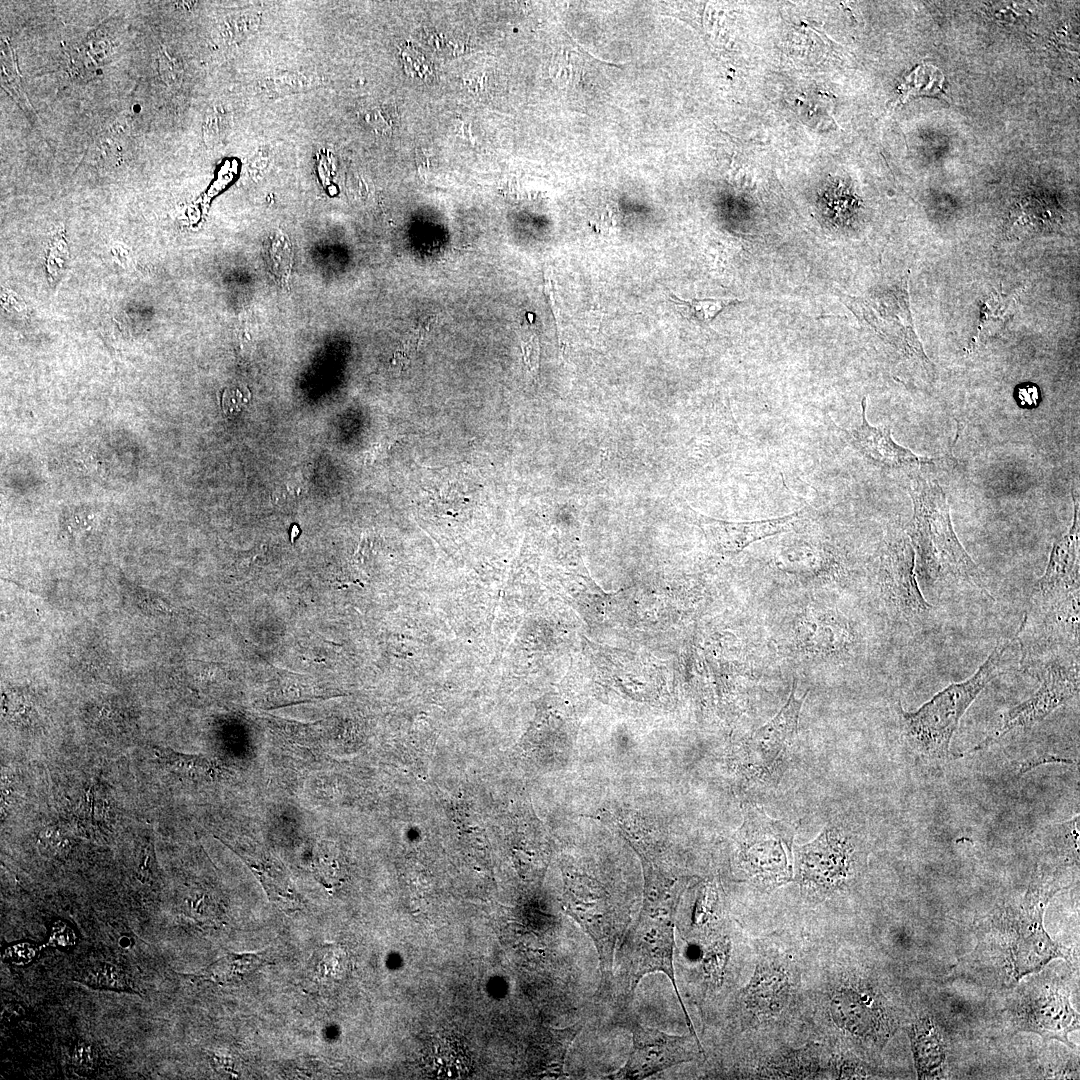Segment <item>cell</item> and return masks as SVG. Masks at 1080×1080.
Instances as JSON below:
<instances>
[{
    "instance_id": "14",
    "label": "cell",
    "mask_w": 1080,
    "mask_h": 1080,
    "mask_svg": "<svg viewBox=\"0 0 1080 1080\" xmlns=\"http://www.w3.org/2000/svg\"><path fill=\"white\" fill-rule=\"evenodd\" d=\"M883 586L895 606L907 617H923L932 606L919 588L915 555L908 538L893 543L884 557Z\"/></svg>"
},
{
    "instance_id": "18",
    "label": "cell",
    "mask_w": 1080,
    "mask_h": 1080,
    "mask_svg": "<svg viewBox=\"0 0 1080 1080\" xmlns=\"http://www.w3.org/2000/svg\"><path fill=\"white\" fill-rule=\"evenodd\" d=\"M268 962V951L228 954L206 968L202 977L215 983L228 985L243 981Z\"/></svg>"
},
{
    "instance_id": "9",
    "label": "cell",
    "mask_w": 1080,
    "mask_h": 1080,
    "mask_svg": "<svg viewBox=\"0 0 1080 1080\" xmlns=\"http://www.w3.org/2000/svg\"><path fill=\"white\" fill-rule=\"evenodd\" d=\"M564 909L594 942L599 957L600 986L609 987L616 944L624 936L626 922L612 908L601 888L585 877L568 885Z\"/></svg>"
},
{
    "instance_id": "11",
    "label": "cell",
    "mask_w": 1080,
    "mask_h": 1080,
    "mask_svg": "<svg viewBox=\"0 0 1080 1080\" xmlns=\"http://www.w3.org/2000/svg\"><path fill=\"white\" fill-rule=\"evenodd\" d=\"M808 691L802 697L796 695V681L784 706L765 724L756 729L746 742L747 766L752 776L771 775L798 735L801 709Z\"/></svg>"
},
{
    "instance_id": "24",
    "label": "cell",
    "mask_w": 1080,
    "mask_h": 1080,
    "mask_svg": "<svg viewBox=\"0 0 1080 1080\" xmlns=\"http://www.w3.org/2000/svg\"><path fill=\"white\" fill-rule=\"evenodd\" d=\"M347 956L341 947L329 946L321 950L316 970L318 975L327 980L340 979L346 972Z\"/></svg>"
},
{
    "instance_id": "12",
    "label": "cell",
    "mask_w": 1080,
    "mask_h": 1080,
    "mask_svg": "<svg viewBox=\"0 0 1080 1080\" xmlns=\"http://www.w3.org/2000/svg\"><path fill=\"white\" fill-rule=\"evenodd\" d=\"M692 511L713 549L723 554H738L755 542L793 531L805 520L807 509L802 508L780 517L743 522L719 520Z\"/></svg>"
},
{
    "instance_id": "7",
    "label": "cell",
    "mask_w": 1080,
    "mask_h": 1080,
    "mask_svg": "<svg viewBox=\"0 0 1080 1080\" xmlns=\"http://www.w3.org/2000/svg\"><path fill=\"white\" fill-rule=\"evenodd\" d=\"M1070 987L1062 976L1033 977L1018 990L1009 1009L1016 1032H1032L1071 1048L1069 1034L1079 1028V1015L1070 1002Z\"/></svg>"
},
{
    "instance_id": "16",
    "label": "cell",
    "mask_w": 1080,
    "mask_h": 1080,
    "mask_svg": "<svg viewBox=\"0 0 1080 1080\" xmlns=\"http://www.w3.org/2000/svg\"><path fill=\"white\" fill-rule=\"evenodd\" d=\"M221 840L250 868L263 886L270 901L284 911L301 909L303 901L295 889L285 866L266 851H249Z\"/></svg>"
},
{
    "instance_id": "15",
    "label": "cell",
    "mask_w": 1080,
    "mask_h": 1080,
    "mask_svg": "<svg viewBox=\"0 0 1080 1080\" xmlns=\"http://www.w3.org/2000/svg\"><path fill=\"white\" fill-rule=\"evenodd\" d=\"M1073 500L1071 527L1054 542L1045 572L1032 588V594L1079 591V502L1074 496Z\"/></svg>"
},
{
    "instance_id": "1",
    "label": "cell",
    "mask_w": 1080,
    "mask_h": 1080,
    "mask_svg": "<svg viewBox=\"0 0 1080 1080\" xmlns=\"http://www.w3.org/2000/svg\"><path fill=\"white\" fill-rule=\"evenodd\" d=\"M1063 888L1058 864L1038 865L1025 892L981 919L974 949L955 964L952 973L985 987L1011 989L1052 960H1068L1043 923L1049 901Z\"/></svg>"
},
{
    "instance_id": "29",
    "label": "cell",
    "mask_w": 1080,
    "mask_h": 1080,
    "mask_svg": "<svg viewBox=\"0 0 1080 1080\" xmlns=\"http://www.w3.org/2000/svg\"><path fill=\"white\" fill-rule=\"evenodd\" d=\"M299 532L300 531H299V529H298V527L296 525L292 526V530H291V539H292V541L294 540L295 537L298 536Z\"/></svg>"
},
{
    "instance_id": "3",
    "label": "cell",
    "mask_w": 1080,
    "mask_h": 1080,
    "mask_svg": "<svg viewBox=\"0 0 1080 1080\" xmlns=\"http://www.w3.org/2000/svg\"><path fill=\"white\" fill-rule=\"evenodd\" d=\"M1010 644L1011 641H999L972 676L948 685L917 710L906 711L901 702L896 703L902 735L914 752L929 760L947 758L961 718L1000 673Z\"/></svg>"
},
{
    "instance_id": "28",
    "label": "cell",
    "mask_w": 1080,
    "mask_h": 1080,
    "mask_svg": "<svg viewBox=\"0 0 1080 1080\" xmlns=\"http://www.w3.org/2000/svg\"><path fill=\"white\" fill-rule=\"evenodd\" d=\"M544 292H545V295L547 296V298L549 300V303H550V306L552 308V312H553V315H554V318H555V321H556V324H557L556 326H557L558 334H560L559 308H558V306L556 304V301H555L552 281L550 279V276L547 273H545Z\"/></svg>"
},
{
    "instance_id": "27",
    "label": "cell",
    "mask_w": 1080,
    "mask_h": 1080,
    "mask_svg": "<svg viewBox=\"0 0 1080 1080\" xmlns=\"http://www.w3.org/2000/svg\"><path fill=\"white\" fill-rule=\"evenodd\" d=\"M1016 396L1021 406L1033 407L1038 404L1040 394L1037 386L1024 384L1017 388Z\"/></svg>"
},
{
    "instance_id": "23",
    "label": "cell",
    "mask_w": 1080,
    "mask_h": 1080,
    "mask_svg": "<svg viewBox=\"0 0 1080 1080\" xmlns=\"http://www.w3.org/2000/svg\"><path fill=\"white\" fill-rule=\"evenodd\" d=\"M163 758L175 767L176 770L189 776L212 779L218 772L215 763L204 756L168 752L163 755Z\"/></svg>"
},
{
    "instance_id": "5",
    "label": "cell",
    "mask_w": 1080,
    "mask_h": 1080,
    "mask_svg": "<svg viewBox=\"0 0 1080 1080\" xmlns=\"http://www.w3.org/2000/svg\"><path fill=\"white\" fill-rule=\"evenodd\" d=\"M797 880L803 888L828 894L848 886L865 866L864 835L849 821H829L811 842L796 847Z\"/></svg>"
},
{
    "instance_id": "6",
    "label": "cell",
    "mask_w": 1080,
    "mask_h": 1080,
    "mask_svg": "<svg viewBox=\"0 0 1080 1080\" xmlns=\"http://www.w3.org/2000/svg\"><path fill=\"white\" fill-rule=\"evenodd\" d=\"M795 834L794 824L771 818L756 804L746 805L738 845L748 875L768 887L790 881Z\"/></svg>"
},
{
    "instance_id": "20",
    "label": "cell",
    "mask_w": 1080,
    "mask_h": 1080,
    "mask_svg": "<svg viewBox=\"0 0 1080 1080\" xmlns=\"http://www.w3.org/2000/svg\"><path fill=\"white\" fill-rule=\"evenodd\" d=\"M669 299L683 317L698 324H709L724 308L740 302L729 298L683 299L675 294H670Z\"/></svg>"
},
{
    "instance_id": "25",
    "label": "cell",
    "mask_w": 1080,
    "mask_h": 1080,
    "mask_svg": "<svg viewBox=\"0 0 1080 1080\" xmlns=\"http://www.w3.org/2000/svg\"><path fill=\"white\" fill-rule=\"evenodd\" d=\"M96 1053L93 1046L87 1043H78L72 1053V1062L74 1066L83 1071L90 1072L96 1065Z\"/></svg>"
},
{
    "instance_id": "4",
    "label": "cell",
    "mask_w": 1080,
    "mask_h": 1080,
    "mask_svg": "<svg viewBox=\"0 0 1080 1080\" xmlns=\"http://www.w3.org/2000/svg\"><path fill=\"white\" fill-rule=\"evenodd\" d=\"M664 884L662 880L654 881V893L647 895L638 918L625 931L616 959L628 997L645 975L665 974L673 985L689 1033L699 1041L676 983L673 964L675 896Z\"/></svg>"
},
{
    "instance_id": "19",
    "label": "cell",
    "mask_w": 1080,
    "mask_h": 1080,
    "mask_svg": "<svg viewBox=\"0 0 1080 1080\" xmlns=\"http://www.w3.org/2000/svg\"><path fill=\"white\" fill-rule=\"evenodd\" d=\"M942 71L930 63H922L903 77L897 87V102L904 103L915 96H939L944 85Z\"/></svg>"
},
{
    "instance_id": "8",
    "label": "cell",
    "mask_w": 1080,
    "mask_h": 1080,
    "mask_svg": "<svg viewBox=\"0 0 1080 1080\" xmlns=\"http://www.w3.org/2000/svg\"><path fill=\"white\" fill-rule=\"evenodd\" d=\"M1030 675L1040 682L1036 692L1008 709L997 729L973 751L989 747L1011 731L1034 726L1079 694V659H1057L1041 666Z\"/></svg>"
},
{
    "instance_id": "2",
    "label": "cell",
    "mask_w": 1080,
    "mask_h": 1080,
    "mask_svg": "<svg viewBox=\"0 0 1080 1080\" xmlns=\"http://www.w3.org/2000/svg\"><path fill=\"white\" fill-rule=\"evenodd\" d=\"M913 515L907 534L921 578L957 579L989 595L983 573L959 541L950 518L946 496L935 480L916 475L909 485Z\"/></svg>"
},
{
    "instance_id": "17",
    "label": "cell",
    "mask_w": 1080,
    "mask_h": 1080,
    "mask_svg": "<svg viewBox=\"0 0 1080 1080\" xmlns=\"http://www.w3.org/2000/svg\"><path fill=\"white\" fill-rule=\"evenodd\" d=\"M910 1038L919 1078L940 1077L946 1061V1048L932 1020L927 1017L916 1020L911 1026Z\"/></svg>"
},
{
    "instance_id": "21",
    "label": "cell",
    "mask_w": 1080,
    "mask_h": 1080,
    "mask_svg": "<svg viewBox=\"0 0 1080 1080\" xmlns=\"http://www.w3.org/2000/svg\"><path fill=\"white\" fill-rule=\"evenodd\" d=\"M84 984L94 988L133 991L126 974L118 967L102 964L87 969L81 977Z\"/></svg>"
},
{
    "instance_id": "13",
    "label": "cell",
    "mask_w": 1080,
    "mask_h": 1080,
    "mask_svg": "<svg viewBox=\"0 0 1080 1080\" xmlns=\"http://www.w3.org/2000/svg\"><path fill=\"white\" fill-rule=\"evenodd\" d=\"M861 423L852 429L840 428L845 440L870 464L882 470H909L941 461L921 457L897 444L889 426H871L866 417L867 401L861 402Z\"/></svg>"
},
{
    "instance_id": "22",
    "label": "cell",
    "mask_w": 1080,
    "mask_h": 1080,
    "mask_svg": "<svg viewBox=\"0 0 1080 1080\" xmlns=\"http://www.w3.org/2000/svg\"><path fill=\"white\" fill-rule=\"evenodd\" d=\"M313 868L317 879L326 888H332L341 881V866L337 855L327 842L318 844L313 855Z\"/></svg>"
},
{
    "instance_id": "10",
    "label": "cell",
    "mask_w": 1080,
    "mask_h": 1080,
    "mask_svg": "<svg viewBox=\"0 0 1080 1080\" xmlns=\"http://www.w3.org/2000/svg\"><path fill=\"white\" fill-rule=\"evenodd\" d=\"M632 1047L625 1064L607 1079L638 1080L695 1060L703 1053L700 1041L690 1035H671L635 1022Z\"/></svg>"
},
{
    "instance_id": "26",
    "label": "cell",
    "mask_w": 1080,
    "mask_h": 1080,
    "mask_svg": "<svg viewBox=\"0 0 1080 1080\" xmlns=\"http://www.w3.org/2000/svg\"><path fill=\"white\" fill-rule=\"evenodd\" d=\"M523 358L528 370L535 374L539 364V344L537 337L532 335L529 340L521 341Z\"/></svg>"
}]
</instances>
